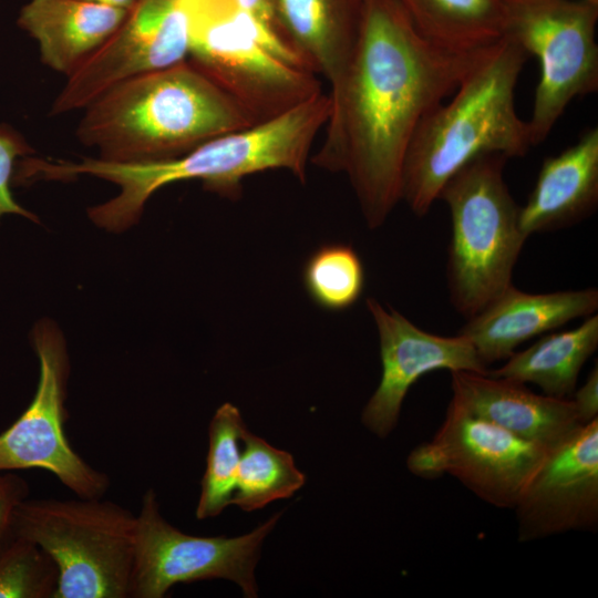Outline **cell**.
I'll use <instances>...</instances> for the list:
<instances>
[{
  "instance_id": "ba28073f",
  "label": "cell",
  "mask_w": 598,
  "mask_h": 598,
  "mask_svg": "<svg viewBox=\"0 0 598 598\" xmlns=\"http://www.w3.org/2000/svg\"><path fill=\"white\" fill-rule=\"evenodd\" d=\"M504 37L539 63L530 118L533 146L545 141L568 104L598 90V6L582 0H502Z\"/></svg>"
},
{
  "instance_id": "3957f363",
  "label": "cell",
  "mask_w": 598,
  "mask_h": 598,
  "mask_svg": "<svg viewBox=\"0 0 598 598\" xmlns=\"http://www.w3.org/2000/svg\"><path fill=\"white\" fill-rule=\"evenodd\" d=\"M78 140L113 163L183 155L219 135L256 124L188 60L110 87L84 107Z\"/></svg>"
},
{
  "instance_id": "f1b7e54d",
  "label": "cell",
  "mask_w": 598,
  "mask_h": 598,
  "mask_svg": "<svg viewBox=\"0 0 598 598\" xmlns=\"http://www.w3.org/2000/svg\"><path fill=\"white\" fill-rule=\"evenodd\" d=\"M236 3L239 9L280 33L277 25L275 0H236Z\"/></svg>"
},
{
  "instance_id": "5bb4252c",
  "label": "cell",
  "mask_w": 598,
  "mask_h": 598,
  "mask_svg": "<svg viewBox=\"0 0 598 598\" xmlns=\"http://www.w3.org/2000/svg\"><path fill=\"white\" fill-rule=\"evenodd\" d=\"M367 308L379 334L382 375L361 420L379 437L388 436L395 427L403 400L422 375L440 369L488 372L463 334L443 337L424 331L374 298L367 299Z\"/></svg>"
},
{
  "instance_id": "d4e9b609",
  "label": "cell",
  "mask_w": 598,
  "mask_h": 598,
  "mask_svg": "<svg viewBox=\"0 0 598 598\" xmlns=\"http://www.w3.org/2000/svg\"><path fill=\"white\" fill-rule=\"evenodd\" d=\"M59 570L37 543L13 534L0 547V598H54Z\"/></svg>"
},
{
  "instance_id": "5b68a950",
  "label": "cell",
  "mask_w": 598,
  "mask_h": 598,
  "mask_svg": "<svg viewBox=\"0 0 598 598\" xmlns=\"http://www.w3.org/2000/svg\"><path fill=\"white\" fill-rule=\"evenodd\" d=\"M507 159L502 154L472 159L439 195L451 216L450 299L467 319L512 285L527 238L519 227V206L503 176Z\"/></svg>"
},
{
  "instance_id": "cb8c5ba5",
  "label": "cell",
  "mask_w": 598,
  "mask_h": 598,
  "mask_svg": "<svg viewBox=\"0 0 598 598\" xmlns=\"http://www.w3.org/2000/svg\"><path fill=\"white\" fill-rule=\"evenodd\" d=\"M302 280L316 305L340 311L350 308L362 295L364 268L351 246L328 244L310 255L303 267Z\"/></svg>"
},
{
  "instance_id": "30bf717a",
  "label": "cell",
  "mask_w": 598,
  "mask_h": 598,
  "mask_svg": "<svg viewBox=\"0 0 598 598\" xmlns=\"http://www.w3.org/2000/svg\"><path fill=\"white\" fill-rule=\"evenodd\" d=\"M30 340L39 360V381L29 406L0 433V472L45 470L78 497L100 498L109 477L71 447L64 431L70 374L65 338L52 320L42 319Z\"/></svg>"
},
{
  "instance_id": "ffe728a7",
  "label": "cell",
  "mask_w": 598,
  "mask_h": 598,
  "mask_svg": "<svg viewBox=\"0 0 598 598\" xmlns=\"http://www.w3.org/2000/svg\"><path fill=\"white\" fill-rule=\"evenodd\" d=\"M598 348V316L591 315L577 328L545 333L534 344L514 352L498 369L488 371L495 378L533 383L545 395L570 399L581 368Z\"/></svg>"
},
{
  "instance_id": "ac0fdd59",
  "label": "cell",
  "mask_w": 598,
  "mask_h": 598,
  "mask_svg": "<svg viewBox=\"0 0 598 598\" xmlns=\"http://www.w3.org/2000/svg\"><path fill=\"white\" fill-rule=\"evenodd\" d=\"M126 10L84 0H30L18 24L35 40L41 61L66 76L118 28Z\"/></svg>"
},
{
  "instance_id": "83f0119b",
  "label": "cell",
  "mask_w": 598,
  "mask_h": 598,
  "mask_svg": "<svg viewBox=\"0 0 598 598\" xmlns=\"http://www.w3.org/2000/svg\"><path fill=\"white\" fill-rule=\"evenodd\" d=\"M581 424L598 419V367L590 371L586 382L570 398Z\"/></svg>"
},
{
  "instance_id": "8fae6325",
  "label": "cell",
  "mask_w": 598,
  "mask_h": 598,
  "mask_svg": "<svg viewBox=\"0 0 598 598\" xmlns=\"http://www.w3.org/2000/svg\"><path fill=\"white\" fill-rule=\"evenodd\" d=\"M547 451L450 402L433 440L415 447L406 465L423 478L447 473L484 502L514 508Z\"/></svg>"
},
{
  "instance_id": "44dd1931",
  "label": "cell",
  "mask_w": 598,
  "mask_h": 598,
  "mask_svg": "<svg viewBox=\"0 0 598 598\" xmlns=\"http://www.w3.org/2000/svg\"><path fill=\"white\" fill-rule=\"evenodd\" d=\"M421 34L435 44L471 51L504 38L502 0H396Z\"/></svg>"
},
{
  "instance_id": "8992f818",
  "label": "cell",
  "mask_w": 598,
  "mask_h": 598,
  "mask_svg": "<svg viewBox=\"0 0 598 598\" xmlns=\"http://www.w3.org/2000/svg\"><path fill=\"white\" fill-rule=\"evenodd\" d=\"M136 515L111 501L24 499L13 534L37 543L54 560V598H130Z\"/></svg>"
},
{
  "instance_id": "2e32d148",
  "label": "cell",
  "mask_w": 598,
  "mask_h": 598,
  "mask_svg": "<svg viewBox=\"0 0 598 598\" xmlns=\"http://www.w3.org/2000/svg\"><path fill=\"white\" fill-rule=\"evenodd\" d=\"M451 379L450 402L548 450L581 425L571 399L540 395L487 373L451 371Z\"/></svg>"
},
{
  "instance_id": "4316f807",
  "label": "cell",
  "mask_w": 598,
  "mask_h": 598,
  "mask_svg": "<svg viewBox=\"0 0 598 598\" xmlns=\"http://www.w3.org/2000/svg\"><path fill=\"white\" fill-rule=\"evenodd\" d=\"M27 482L17 474L0 472V547L13 535L17 508L28 498Z\"/></svg>"
},
{
  "instance_id": "e0dca14e",
  "label": "cell",
  "mask_w": 598,
  "mask_h": 598,
  "mask_svg": "<svg viewBox=\"0 0 598 598\" xmlns=\"http://www.w3.org/2000/svg\"><path fill=\"white\" fill-rule=\"evenodd\" d=\"M598 204V128L555 156L546 157L526 204L519 227L532 234L569 227L591 215Z\"/></svg>"
},
{
  "instance_id": "d6986e66",
  "label": "cell",
  "mask_w": 598,
  "mask_h": 598,
  "mask_svg": "<svg viewBox=\"0 0 598 598\" xmlns=\"http://www.w3.org/2000/svg\"><path fill=\"white\" fill-rule=\"evenodd\" d=\"M279 32L332 86L355 47L363 0H275Z\"/></svg>"
},
{
  "instance_id": "9c48e42d",
  "label": "cell",
  "mask_w": 598,
  "mask_h": 598,
  "mask_svg": "<svg viewBox=\"0 0 598 598\" xmlns=\"http://www.w3.org/2000/svg\"><path fill=\"white\" fill-rule=\"evenodd\" d=\"M281 513L238 537L187 535L161 514L156 493L145 492L136 515L130 598H162L179 582L224 578L257 597L255 567Z\"/></svg>"
},
{
  "instance_id": "6da1fadb",
  "label": "cell",
  "mask_w": 598,
  "mask_h": 598,
  "mask_svg": "<svg viewBox=\"0 0 598 598\" xmlns=\"http://www.w3.org/2000/svg\"><path fill=\"white\" fill-rule=\"evenodd\" d=\"M489 47H440L396 0H363L358 40L330 86L324 141L312 163L349 177L369 228L380 227L401 200L403 162L416 127Z\"/></svg>"
},
{
  "instance_id": "7402d4cb",
  "label": "cell",
  "mask_w": 598,
  "mask_h": 598,
  "mask_svg": "<svg viewBox=\"0 0 598 598\" xmlns=\"http://www.w3.org/2000/svg\"><path fill=\"white\" fill-rule=\"evenodd\" d=\"M243 444L231 504L252 512L274 501L289 498L303 486L306 476L290 453L271 446L248 430Z\"/></svg>"
},
{
  "instance_id": "4dcf8cb0",
  "label": "cell",
  "mask_w": 598,
  "mask_h": 598,
  "mask_svg": "<svg viewBox=\"0 0 598 598\" xmlns=\"http://www.w3.org/2000/svg\"><path fill=\"white\" fill-rule=\"evenodd\" d=\"M582 1L598 6V0H582Z\"/></svg>"
},
{
  "instance_id": "277c9868",
  "label": "cell",
  "mask_w": 598,
  "mask_h": 598,
  "mask_svg": "<svg viewBox=\"0 0 598 598\" xmlns=\"http://www.w3.org/2000/svg\"><path fill=\"white\" fill-rule=\"evenodd\" d=\"M529 55L514 40L492 44L465 75L448 103L416 127L405 153L401 199L417 216L429 213L446 182L485 154L522 157L533 146L515 107V89Z\"/></svg>"
},
{
  "instance_id": "7a4b0ae2",
  "label": "cell",
  "mask_w": 598,
  "mask_h": 598,
  "mask_svg": "<svg viewBox=\"0 0 598 598\" xmlns=\"http://www.w3.org/2000/svg\"><path fill=\"white\" fill-rule=\"evenodd\" d=\"M330 112L322 92L272 118L214 137L189 152L161 161L113 163L97 157L80 162L50 161L51 179L91 175L118 186L113 198L89 208L100 228L121 233L135 225L150 197L179 181L198 179L204 187L236 199L241 179L268 169H287L306 181L309 153Z\"/></svg>"
},
{
  "instance_id": "9a60e30c",
  "label": "cell",
  "mask_w": 598,
  "mask_h": 598,
  "mask_svg": "<svg viewBox=\"0 0 598 598\" xmlns=\"http://www.w3.org/2000/svg\"><path fill=\"white\" fill-rule=\"evenodd\" d=\"M598 290L586 288L545 293L522 291L512 283L460 333L474 347L485 367L507 359L523 342L597 311Z\"/></svg>"
},
{
  "instance_id": "52a82bcc",
  "label": "cell",
  "mask_w": 598,
  "mask_h": 598,
  "mask_svg": "<svg viewBox=\"0 0 598 598\" xmlns=\"http://www.w3.org/2000/svg\"><path fill=\"white\" fill-rule=\"evenodd\" d=\"M190 27L187 60L256 121L272 118L321 92L316 73L290 65L258 39L260 21L236 0H182Z\"/></svg>"
},
{
  "instance_id": "484cf974",
  "label": "cell",
  "mask_w": 598,
  "mask_h": 598,
  "mask_svg": "<svg viewBox=\"0 0 598 598\" xmlns=\"http://www.w3.org/2000/svg\"><path fill=\"white\" fill-rule=\"evenodd\" d=\"M32 153V148L14 130L0 125V219L4 215L16 214L38 221L35 215L16 202L10 189L16 161Z\"/></svg>"
},
{
  "instance_id": "f546056e",
  "label": "cell",
  "mask_w": 598,
  "mask_h": 598,
  "mask_svg": "<svg viewBox=\"0 0 598 598\" xmlns=\"http://www.w3.org/2000/svg\"><path fill=\"white\" fill-rule=\"evenodd\" d=\"M101 4H106L115 8H121L124 10H127L132 7V4L135 2V0H84Z\"/></svg>"
},
{
  "instance_id": "603a6c76",
  "label": "cell",
  "mask_w": 598,
  "mask_h": 598,
  "mask_svg": "<svg viewBox=\"0 0 598 598\" xmlns=\"http://www.w3.org/2000/svg\"><path fill=\"white\" fill-rule=\"evenodd\" d=\"M247 427L237 406L226 402L213 415L208 427L206 470L200 482L196 517L219 515L235 493L244 433Z\"/></svg>"
},
{
  "instance_id": "7c38bea8",
  "label": "cell",
  "mask_w": 598,
  "mask_h": 598,
  "mask_svg": "<svg viewBox=\"0 0 598 598\" xmlns=\"http://www.w3.org/2000/svg\"><path fill=\"white\" fill-rule=\"evenodd\" d=\"M189 44L182 0H135L114 33L68 76L50 114L84 109L120 82L184 62Z\"/></svg>"
},
{
  "instance_id": "4fadbf2b",
  "label": "cell",
  "mask_w": 598,
  "mask_h": 598,
  "mask_svg": "<svg viewBox=\"0 0 598 598\" xmlns=\"http://www.w3.org/2000/svg\"><path fill=\"white\" fill-rule=\"evenodd\" d=\"M514 509L518 540L530 542L598 525V419L549 448Z\"/></svg>"
}]
</instances>
